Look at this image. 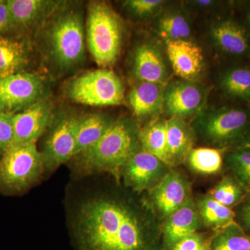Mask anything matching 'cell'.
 Instances as JSON below:
<instances>
[{"mask_svg":"<svg viewBox=\"0 0 250 250\" xmlns=\"http://www.w3.org/2000/svg\"><path fill=\"white\" fill-rule=\"evenodd\" d=\"M75 250H166L147 200L126 190L91 188L67 206Z\"/></svg>","mask_w":250,"mask_h":250,"instance_id":"obj_1","label":"cell"},{"mask_svg":"<svg viewBox=\"0 0 250 250\" xmlns=\"http://www.w3.org/2000/svg\"><path fill=\"white\" fill-rule=\"evenodd\" d=\"M139 131L129 118L116 120L98 142L70 160L74 173L83 177L107 172L119 178L126 163L141 147Z\"/></svg>","mask_w":250,"mask_h":250,"instance_id":"obj_2","label":"cell"},{"mask_svg":"<svg viewBox=\"0 0 250 250\" xmlns=\"http://www.w3.org/2000/svg\"><path fill=\"white\" fill-rule=\"evenodd\" d=\"M62 3L41 27L46 54L60 70L82 64L85 57V30L82 11Z\"/></svg>","mask_w":250,"mask_h":250,"instance_id":"obj_3","label":"cell"},{"mask_svg":"<svg viewBox=\"0 0 250 250\" xmlns=\"http://www.w3.org/2000/svg\"><path fill=\"white\" fill-rule=\"evenodd\" d=\"M85 42L99 67L108 68L118 60L123 41V24L107 4L93 1L88 8Z\"/></svg>","mask_w":250,"mask_h":250,"instance_id":"obj_4","label":"cell"},{"mask_svg":"<svg viewBox=\"0 0 250 250\" xmlns=\"http://www.w3.org/2000/svg\"><path fill=\"white\" fill-rule=\"evenodd\" d=\"M45 164L36 144H13L0 156V193L20 195L43 176Z\"/></svg>","mask_w":250,"mask_h":250,"instance_id":"obj_5","label":"cell"},{"mask_svg":"<svg viewBox=\"0 0 250 250\" xmlns=\"http://www.w3.org/2000/svg\"><path fill=\"white\" fill-rule=\"evenodd\" d=\"M192 128L195 134L216 148L239 145L250 137V113L241 108L202 111Z\"/></svg>","mask_w":250,"mask_h":250,"instance_id":"obj_6","label":"cell"},{"mask_svg":"<svg viewBox=\"0 0 250 250\" xmlns=\"http://www.w3.org/2000/svg\"><path fill=\"white\" fill-rule=\"evenodd\" d=\"M67 95L72 101L92 106H118L125 101V86L116 73L100 68L70 81Z\"/></svg>","mask_w":250,"mask_h":250,"instance_id":"obj_7","label":"cell"},{"mask_svg":"<svg viewBox=\"0 0 250 250\" xmlns=\"http://www.w3.org/2000/svg\"><path fill=\"white\" fill-rule=\"evenodd\" d=\"M80 118L71 113L54 116L41 150L45 172H53L75 156Z\"/></svg>","mask_w":250,"mask_h":250,"instance_id":"obj_8","label":"cell"},{"mask_svg":"<svg viewBox=\"0 0 250 250\" xmlns=\"http://www.w3.org/2000/svg\"><path fill=\"white\" fill-rule=\"evenodd\" d=\"M47 83L43 77L23 72L0 80V98L6 113L14 115L46 99Z\"/></svg>","mask_w":250,"mask_h":250,"instance_id":"obj_9","label":"cell"},{"mask_svg":"<svg viewBox=\"0 0 250 250\" xmlns=\"http://www.w3.org/2000/svg\"><path fill=\"white\" fill-rule=\"evenodd\" d=\"M166 164L140 148L126 163L121 175L126 188L136 192L152 188L166 175Z\"/></svg>","mask_w":250,"mask_h":250,"instance_id":"obj_10","label":"cell"},{"mask_svg":"<svg viewBox=\"0 0 250 250\" xmlns=\"http://www.w3.org/2000/svg\"><path fill=\"white\" fill-rule=\"evenodd\" d=\"M54 118L52 104L47 99L13 115L14 142L13 144H36Z\"/></svg>","mask_w":250,"mask_h":250,"instance_id":"obj_11","label":"cell"},{"mask_svg":"<svg viewBox=\"0 0 250 250\" xmlns=\"http://www.w3.org/2000/svg\"><path fill=\"white\" fill-rule=\"evenodd\" d=\"M205 100V90L200 85L177 81L166 87L164 109L172 118L184 119L200 113Z\"/></svg>","mask_w":250,"mask_h":250,"instance_id":"obj_12","label":"cell"},{"mask_svg":"<svg viewBox=\"0 0 250 250\" xmlns=\"http://www.w3.org/2000/svg\"><path fill=\"white\" fill-rule=\"evenodd\" d=\"M189 186L182 174L168 172L151 190L153 208L168 218L189 200Z\"/></svg>","mask_w":250,"mask_h":250,"instance_id":"obj_13","label":"cell"},{"mask_svg":"<svg viewBox=\"0 0 250 250\" xmlns=\"http://www.w3.org/2000/svg\"><path fill=\"white\" fill-rule=\"evenodd\" d=\"M166 52L175 75L192 81L200 76L205 58L200 46L188 40L166 41Z\"/></svg>","mask_w":250,"mask_h":250,"instance_id":"obj_14","label":"cell"},{"mask_svg":"<svg viewBox=\"0 0 250 250\" xmlns=\"http://www.w3.org/2000/svg\"><path fill=\"white\" fill-rule=\"evenodd\" d=\"M14 29H39L63 1L51 0H8Z\"/></svg>","mask_w":250,"mask_h":250,"instance_id":"obj_15","label":"cell"},{"mask_svg":"<svg viewBox=\"0 0 250 250\" xmlns=\"http://www.w3.org/2000/svg\"><path fill=\"white\" fill-rule=\"evenodd\" d=\"M31 59L27 39L0 34V80L26 72Z\"/></svg>","mask_w":250,"mask_h":250,"instance_id":"obj_16","label":"cell"},{"mask_svg":"<svg viewBox=\"0 0 250 250\" xmlns=\"http://www.w3.org/2000/svg\"><path fill=\"white\" fill-rule=\"evenodd\" d=\"M200 215L196 207L188 200L167 218L164 229V248L170 250L177 243L196 233L200 227Z\"/></svg>","mask_w":250,"mask_h":250,"instance_id":"obj_17","label":"cell"},{"mask_svg":"<svg viewBox=\"0 0 250 250\" xmlns=\"http://www.w3.org/2000/svg\"><path fill=\"white\" fill-rule=\"evenodd\" d=\"M133 70L139 82L167 85L166 62L160 52L150 44H143L136 49Z\"/></svg>","mask_w":250,"mask_h":250,"instance_id":"obj_18","label":"cell"},{"mask_svg":"<svg viewBox=\"0 0 250 250\" xmlns=\"http://www.w3.org/2000/svg\"><path fill=\"white\" fill-rule=\"evenodd\" d=\"M166 85L144 82L136 83L129 95V104L135 116L146 118L164 109Z\"/></svg>","mask_w":250,"mask_h":250,"instance_id":"obj_19","label":"cell"},{"mask_svg":"<svg viewBox=\"0 0 250 250\" xmlns=\"http://www.w3.org/2000/svg\"><path fill=\"white\" fill-rule=\"evenodd\" d=\"M169 166L178 165L187 159L193 144V129L180 118L166 120Z\"/></svg>","mask_w":250,"mask_h":250,"instance_id":"obj_20","label":"cell"},{"mask_svg":"<svg viewBox=\"0 0 250 250\" xmlns=\"http://www.w3.org/2000/svg\"><path fill=\"white\" fill-rule=\"evenodd\" d=\"M211 32L215 44L225 53L241 56L249 51L250 41L246 30L234 21H220L213 26Z\"/></svg>","mask_w":250,"mask_h":250,"instance_id":"obj_21","label":"cell"},{"mask_svg":"<svg viewBox=\"0 0 250 250\" xmlns=\"http://www.w3.org/2000/svg\"><path fill=\"white\" fill-rule=\"evenodd\" d=\"M115 121L111 116L100 112L81 116L77 129L75 156L98 142Z\"/></svg>","mask_w":250,"mask_h":250,"instance_id":"obj_22","label":"cell"},{"mask_svg":"<svg viewBox=\"0 0 250 250\" xmlns=\"http://www.w3.org/2000/svg\"><path fill=\"white\" fill-rule=\"evenodd\" d=\"M139 140L143 149L169 166L166 121L156 120L140 129Z\"/></svg>","mask_w":250,"mask_h":250,"instance_id":"obj_23","label":"cell"},{"mask_svg":"<svg viewBox=\"0 0 250 250\" xmlns=\"http://www.w3.org/2000/svg\"><path fill=\"white\" fill-rule=\"evenodd\" d=\"M187 159L190 167L195 172L205 174H215L223 166V151L219 148H195L189 152Z\"/></svg>","mask_w":250,"mask_h":250,"instance_id":"obj_24","label":"cell"},{"mask_svg":"<svg viewBox=\"0 0 250 250\" xmlns=\"http://www.w3.org/2000/svg\"><path fill=\"white\" fill-rule=\"evenodd\" d=\"M223 89L233 98H250V68L234 67L225 72L220 80Z\"/></svg>","mask_w":250,"mask_h":250,"instance_id":"obj_25","label":"cell"},{"mask_svg":"<svg viewBox=\"0 0 250 250\" xmlns=\"http://www.w3.org/2000/svg\"><path fill=\"white\" fill-rule=\"evenodd\" d=\"M198 213L206 225L218 228L231 221L234 213L229 207L219 203L211 197L206 196L198 203Z\"/></svg>","mask_w":250,"mask_h":250,"instance_id":"obj_26","label":"cell"},{"mask_svg":"<svg viewBox=\"0 0 250 250\" xmlns=\"http://www.w3.org/2000/svg\"><path fill=\"white\" fill-rule=\"evenodd\" d=\"M158 29L166 41L187 40L191 33L187 20L182 15L174 13L161 18Z\"/></svg>","mask_w":250,"mask_h":250,"instance_id":"obj_27","label":"cell"},{"mask_svg":"<svg viewBox=\"0 0 250 250\" xmlns=\"http://www.w3.org/2000/svg\"><path fill=\"white\" fill-rule=\"evenodd\" d=\"M226 162L241 186L250 190V146L228 153Z\"/></svg>","mask_w":250,"mask_h":250,"instance_id":"obj_28","label":"cell"},{"mask_svg":"<svg viewBox=\"0 0 250 250\" xmlns=\"http://www.w3.org/2000/svg\"><path fill=\"white\" fill-rule=\"evenodd\" d=\"M209 250H250V236L237 228H228L212 238Z\"/></svg>","mask_w":250,"mask_h":250,"instance_id":"obj_29","label":"cell"},{"mask_svg":"<svg viewBox=\"0 0 250 250\" xmlns=\"http://www.w3.org/2000/svg\"><path fill=\"white\" fill-rule=\"evenodd\" d=\"M210 197L229 208L238 203L243 196L241 184L230 179H225L210 191Z\"/></svg>","mask_w":250,"mask_h":250,"instance_id":"obj_30","label":"cell"},{"mask_svg":"<svg viewBox=\"0 0 250 250\" xmlns=\"http://www.w3.org/2000/svg\"><path fill=\"white\" fill-rule=\"evenodd\" d=\"M14 142V128L13 115H0V156L9 149Z\"/></svg>","mask_w":250,"mask_h":250,"instance_id":"obj_31","label":"cell"},{"mask_svg":"<svg viewBox=\"0 0 250 250\" xmlns=\"http://www.w3.org/2000/svg\"><path fill=\"white\" fill-rule=\"evenodd\" d=\"M164 2L162 0H128L125 4L132 14L144 17L155 12Z\"/></svg>","mask_w":250,"mask_h":250,"instance_id":"obj_32","label":"cell"},{"mask_svg":"<svg viewBox=\"0 0 250 250\" xmlns=\"http://www.w3.org/2000/svg\"><path fill=\"white\" fill-rule=\"evenodd\" d=\"M209 241L202 235L195 233L179 241L170 250H199Z\"/></svg>","mask_w":250,"mask_h":250,"instance_id":"obj_33","label":"cell"},{"mask_svg":"<svg viewBox=\"0 0 250 250\" xmlns=\"http://www.w3.org/2000/svg\"><path fill=\"white\" fill-rule=\"evenodd\" d=\"M12 30H14V27L7 1L0 0V34H7Z\"/></svg>","mask_w":250,"mask_h":250,"instance_id":"obj_34","label":"cell"},{"mask_svg":"<svg viewBox=\"0 0 250 250\" xmlns=\"http://www.w3.org/2000/svg\"><path fill=\"white\" fill-rule=\"evenodd\" d=\"M241 220L247 229L250 231V200L242 210Z\"/></svg>","mask_w":250,"mask_h":250,"instance_id":"obj_35","label":"cell"},{"mask_svg":"<svg viewBox=\"0 0 250 250\" xmlns=\"http://www.w3.org/2000/svg\"><path fill=\"white\" fill-rule=\"evenodd\" d=\"M195 4L199 6H202V7H208V6H211L213 4V1H210V0H204V1H195Z\"/></svg>","mask_w":250,"mask_h":250,"instance_id":"obj_36","label":"cell"},{"mask_svg":"<svg viewBox=\"0 0 250 250\" xmlns=\"http://www.w3.org/2000/svg\"><path fill=\"white\" fill-rule=\"evenodd\" d=\"M6 113V109H5L4 104H3L2 100L0 98V115L4 114Z\"/></svg>","mask_w":250,"mask_h":250,"instance_id":"obj_37","label":"cell"},{"mask_svg":"<svg viewBox=\"0 0 250 250\" xmlns=\"http://www.w3.org/2000/svg\"><path fill=\"white\" fill-rule=\"evenodd\" d=\"M211 240L212 239H210L209 241L207 242L205 246L202 247V248H200V249L199 250H209L210 242H211Z\"/></svg>","mask_w":250,"mask_h":250,"instance_id":"obj_38","label":"cell"},{"mask_svg":"<svg viewBox=\"0 0 250 250\" xmlns=\"http://www.w3.org/2000/svg\"><path fill=\"white\" fill-rule=\"evenodd\" d=\"M248 21H249L250 25V14H249V16H248Z\"/></svg>","mask_w":250,"mask_h":250,"instance_id":"obj_39","label":"cell"}]
</instances>
